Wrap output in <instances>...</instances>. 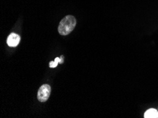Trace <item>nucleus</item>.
I'll list each match as a JSON object with an SVG mask.
<instances>
[{"mask_svg": "<svg viewBox=\"0 0 158 118\" xmlns=\"http://www.w3.org/2000/svg\"><path fill=\"white\" fill-rule=\"evenodd\" d=\"M76 19L73 16H66L62 19L58 26V32L61 35L70 34L76 26Z\"/></svg>", "mask_w": 158, "mask_h": 118, "instance_id": "obj_1", "label": "nucleus"}, {"mask_svg": "<svg viewBox=\"0 0 158 118\" xmlns=\"http://www.w3.org/2000/svg\"><path fill=\"white\" fill-rule=\"evenodd\" d=\"M51 92V86L48 84H44L41 86L38 91L37 98L40 102H45L50 97Z\"/></svg>", "mask_w": 158, "mask_h": 118, "instance_id": "obj_2", "label": "nucleus"}, {"mask_svg": "<svg viewBox=\"0 0 158 118\" xmlns=\"http://www.w3.org/2000/svg\"><path fill=\"white\" fill-rule=\"evenodd\" d=\"M20 42V36L16 33H11L7 38V45L9 47H16Z\"/></svg>", "mask_w": 158, "mask_h": 118, "instance_id": "obj_3", "label": "nucleus"}, {"mask_svg": "<svg viewBox=\"0 0 158 118\" xmlns=\"http://www.w3.org/2000/svg\"><path fill=\"white\" fill-rule=\"evenodd\" d=\"M145 118H157L158 117V112L156 109L154 108H150L144 114Z\"/></svg>", "mask_w": 158, "mask_h": 118, "instance_id": "obj_4", "label": "nucleus"}, {"mask_svg": "<svg viewBox=\"0 0 158 118\" xmlns=\"http://www.w3.org/2000/svg\"><path fill=\"white\" fill-rule=\"evenodd\" d=\"M60 61H61V59H60L59 57H56L54 62H50V64H49L50 67H51V68H55V67H56L57 66V64H58V62L60 63Z\"/></svg>", "mask_w": 158, "mask_h": 118, "instance_id": "obj_5", "label": "nucleus"}]
</instances>
